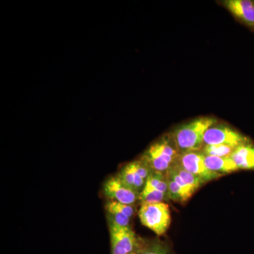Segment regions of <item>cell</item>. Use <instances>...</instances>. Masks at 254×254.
I'll return each instance as SVG.
<instances>
[{"label": "cell", "instance_id": "6da1fadb", "mask_svg": "<svg viewBox=\"0 0 254 254\" xmlns=\"http://www.w3.org/2000/svg\"><path fill=\"white\" fill-rule=\"evenodd\" d=\"M217 123L216 118L203 116L177 127L171 134L180 153L200 151L204 146L205 133Z\"/></svg>", "mask_w": 254, "mask_h": 254}, {"label": "cell", "instance_id": "9c48e42d", "mask_svg": "<svg viewBox=\"0 0 254 254\" xmlns=\"http://www.w3.org/2000/svg\"><path fill=\"white\" fill-rule=\"evenodd\" d=\"M219 4L235 19L254 31V0H224Z\"/></svg>", "mask_w": 254, "mask_h": 254}, {"label": "cell", "instance_id": "5bb4252c", "mask_svg": "<svg viewBox=\"0 0 254 254\" xmlns=\"http://www.w3.org/2000/svg\"><path fill=\"white\" fill-rule=\"evenodd\" d=\"M235 147L225 145H204L202 148L201 152L205 155L211 156L230 157L231 156Z\"/></svg>", "mask_w": 254, "mask_h": 254}, {"label": "cell", "instance_id": "277c9868", "mask_svg": "<svg viewBox=\"0 0 254 254\" xmlns=\"http://www.w3.org/2000/svg\"><path fill=\"white\" fill-rule=\"evenodd\" d=\"M111 254H136L141 240L129 226H121L109 220Z\"/></svg>", "mask_w": 254, "mask_h": 254}, {"label": "cell", "instance_id": "3957f363", "mask_svg": "<svg viewBox=\"0 0 254 254\" xmlns=\"http://www.w3.org/2000/svg\"><path fill=\"white\" fill-rule=\"evenodd\" d=\"M138 216L142 225L158 236L163 235L171 223L170 207L165 202L141 203Z\"/></svg>", "mask_w": 254, "mask_h": 254}, {"label": "cell", "instance_id": "ba28073f", "mask_svg": "<svg viewBox=\"0 0 254 254\" xmlns=\"http://www.w3.org/2000/svg\"><path fill=\"white\" fill-rule=\"evenodd\" d=\"M103 193L110 200L133 205L139 200V193L125 185L118 175L111 177L103 185Z\"/></svg>", "mask_w": 254, "mask_h": 254}, {"label": "cell", "instance_id": "52a82bcc", "mask_svg": "<svg viewBox=\"0 0 254 254\" xmlns=\"http://www.w3.org/2000/svg\"><path fill=\"white\" fill-rule=\"evenodd\" d=\"M178 164L187 171L198 177L204 183L222 177V175L213 173L207 168L205 155L201 150L182 153L179 158Z\"/></svg>", "mask_w": 254, "mask_h": 254}, {"label": "cell", "instance_id": "30bf717a", "mask_svg": "<svg viewBox=\"0 0 254 254\" xmlns=\"http://www.w3.org/2000/svg\"><path fill=\"white\" fill-rule=\"evenodd\" d=\"M239 170H254V143L250 141L237 147L231 155Z\"/></svg>", "mask_w": 254, "mask_h": 254}, {"label": "cell", "instance_id": "9a60e30c", "mask_svg": "<svg viewBox=\"0 0 254 254\" xmlns=\"http://www.w3.org/2000/svg\"></svg>", "mask_w": 254, "mask_h": 254}, {"label": "cell", "instance_id": "8fae6325", "mask_svg": "<svg viewBox=\"0 0 254 254\" xmlns=\"http://www.w3.org/2000/svg\"><path fill=\"white\" fill-rule=\"evenodd\" d=\"M205 163L207 168L213 173L223 175L238 171L236 164L231 157H218L205 155Z\"/></svg>", "mask_w": 254, "mask_h": 254}, {"label": "cell", "instance_id": "8992f818", "mask_svg": "<svg viewBox=\"0 0 254 254\" xmlns=\"http://www.w3.org/2000/svg\"><path fill=\"white\" fill-rule=\"evenodd\" d=\"M169 200L166 174L152 171L140 193V201L141 203H160Z\"/></svg>", "mask_w": 254, "mask_h": 254}, {"label": "cell", "instance_id": "7c38bea8", "mask_svg": "<svg viewBox=\"0 0 254 254\" xmlns=\"http://www.w3.org/2000/svg\"><path fill=\"white\" fill-rule=\"evenodd\" d=\"M173 170L176 172L177 175L181 177L183 181L185 182L189 187H190V188L195 190V191L200 188L201 185L205 184L204 182L202 181L198 177L195 176V175H193V174L190 173V172L187 171L186 170L182 168V167L179 165L178 163H177V165H175V166L173 167Z\"/></svg>", "mask_w": 254, "mask_h": 254}, {"label": "cell", "instance_id": "7a4b0ae2", "mask_svg": "<svg viewBox=\"0 0 254 254\" xmlns=\"http://www.w3.org/2000/svg\"><path fill=\"white\" fill-rule=\"evenodd\" d=\"M181 153L177 148L171 133L164 135L150 145L141 160L157 173L166 174L178 163Z\"/></svg>", "mask_w": 254, "mask_h": 254}, {"label": "cell", "instance_id": "4fadbf2b", "mask_svg": "<svg viewBox=\"0 0 254 254\" xmlns=\"http://www.w3.org/2000/svg\"><path fill=\"white\" fill-rule=\"evenodd\" d=\"M136 254H170L168 247L158 241L145 242L143 241Z\"/></svg>", "mask_w": 254, "mask_h": 254}, {"label": "cell", "instance_id": "5b68a950", "mask_svg": "<svg viewBox=\"0 0 254 254\" xmlns=\"http://www.w3.org/2000/svg\"><path fill=\"white\" fill-rule=\"evenodd\" d=\"M250 140L235 128L217 123L205 133L204 145H225L237 148Z\"/></svg>", "mask_w": 254, "mask_h": 254}]
</instances>
